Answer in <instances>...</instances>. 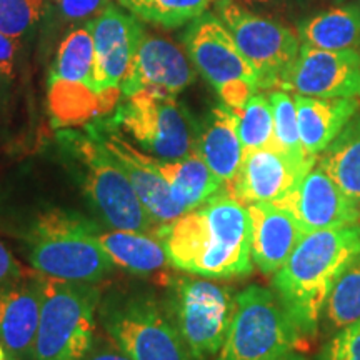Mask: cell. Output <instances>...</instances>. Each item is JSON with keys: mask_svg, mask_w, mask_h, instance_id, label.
Here are the masks:
<instances>
[{"mask_svg": "<svg viewBox=\"0 0 360 360\" xmlns=\"http://www.w3.org/2000/svg\"><path fill=\"white\" fill-rule=\"evenodd\" d=\"M299 134L305 154L317 159L360 110L359 98L294 96Z\"/></svg>", "mask_w": 360, "mask_h": 360, "instance_id": "obj_22", "label": "cell"}, {"mask_svg": "<svg viewBox=\"0 0 360 360\" xmlns=\"http://www.w3.org/2000/svg\"><path fill=\"white\" fill-rule=\"evenodd\" d=\"M155 167L169 184L175 204L184 214L204 205L225 188L222 180L209 169L197 152L172 162L155 159Z\"/></svg>", "mask_w": 360, "mask_h": 360, "instance_id": "obj_23", "label": "cell"}, {"mask_svg": "<svg viewBox=\"0 0 360 360\" xmlns=\"http://www.w3.org/2000/svg\"><path fill=\"white\" fill-rule=\"evenodd\" d=\"M105 334L134 360H195L169 305L148 294H114L98 310Z\"/></svg>", "mask_w": 360, "mask_h": 360, "instance_id": "obj_6", "label": "cell"}, {"mask_svg": "<svg viewBox=\"0 0 360 360\" xmlns=\"http://www.w3.org/2000/svg\"><path fill=\"white\" fill-rule=\"evenodd\" d=\"M274 112V137L276 146L282 154H285L294 164L307 174L314 167L317 159L305 154L299 134L295 98L287 90H274L269 96Z\"/></svg>", "mask_w": 360, "mask_h": 360, "instance_id": "obj_28", "label": "cell"}, {"mask_svg": "<svg viewBox=\"0 0 360 360\" xmlns=\"http://www.w3.org/2000/svg\"><path fill=\"white\" fill-rule=\"evenodd\" d=\"M44 276L24 274L0 289V342L19 360L32 357L42 312Z\"/></svg>", "mask_w": 360, "mask_h": 360, "instance_id": "obj_18", "label": "cell"}, {"mask_svg": "<svg viewBox=\"0 0 360 360\" xmlns=\"http://www.w3.org/2000/svg\"><path fill=\"white\" fill-rule=\"evenodd\" d=\"M322 317L332 330L360 321V254L342 269L323 305Z\"/></svg>", "mask_w": 360, "mask_h": 360, "instance_id": "obj_27", "label": "cell"}, {"mask_svg": "<svg viewBox=\"0 0 360 360\" xmlns=\"http://www.w3.org/2000/svg\"><path fill=\"white\" fill-rule=\"evenodd\" d=\"M236 112L244 152L262 147H277L274 137V112L267 96L257 92L240 110Z\"/></svg>", "mask_w": 360, "mask_h": 360, "instance_id": "obj_30", "label": "cell"}, {"mask_svg": "<svg viewBox=\"0 0 360 360\" xmlns=\"http://www.w3.org/2000/svg\"><path fill=\"white\" fill-rule=\"evenodd\" d=\"M97 231L98 225L84 215L51 210L27 232V257L35 272L45 277L96 283L114 270Z\"/></svg>", "mask_w": 360, "mask_h": 360, "instance_id": "obj_4", "label": "cell"}, {"mask_svg": "<svg viewBox=\"0 0 360 360\" xmlns=\"http://www.w3.org/2000/svg\"><path fill=\"white\" fill-rule=\"evenodd\" d=\"M157 236L170 264L207 278H236L252 272V227L249 209L229 192L162 225Z\"/></svg>", "mask_w": 360, "mask_h": 360, "instance_id": "obj_1", "label": "cell"}, {"mask_svg": "<svg viewBox=\"0 0 360 360\" xmlns=\"http://www.w3.org/2000/svg\"><path fill=\"white\" fill-rule=\"evenodd\" d=\"M317 164L360 204V110L319 155Z\"/></svg>", "mask_w": 360, "mask_h": 360, "instance_id": "obj_26", "label": "cell"}, {"mask_svg": "<svg viewBox=\"0 0 360 360\" xmlns=\"http://www.w3.org/2000/svg\"><path fill=\"white\" fill-rule=\"evenodd\" d=\"M317 360H360V321L337 330L322 345Z\"/></svg>", "mask_w": 360, "mask_h": 360, "instance_id": "obj_32", "label": "cell"}, {"mask_svg": "<svg viewBox=\"0 0 360 360\" xmlns=\"http://www.w3.org/2000/svg\"><path fill=\"white\" fill-rule=\"evenodd\" d=\"M302 339L276 292L250 285L237 295L227 339L215 360H274L295 350Z\"/></svg>", "mask_w": 360, "mask_h": 360, "instance_id": "obj_8", "label": "cell"}, {"mask_svg": "<svg viewBox=\"0 0 360 360\" xmlns=\"http://www.w3.org/2000/svg\"><path fill=\"white\" fill-rule=\"evenodd\" d=\"M360 254V224L305 236L274 274L272 287L302 337L317 334L323 305L342 269Z\"/></svg>", "mask_w": 360, "mask_h": 360, "instance_id": "obj_2", "label": "cell"}, {"mask_svg": "<svg viewBox=\"0 0 360 360\" xmlns=\"http://www.w3.org/2000/svg\"><path fill=\"white\" fill-rule=\"evenodd\" d=\"M0 360H19V359H17L13 354L8 352V350L4 347L2 342H0Z\"/></svg>", "mask_w": 360, "mask_h": 360, "instance_id": "obj_39", "label": "cell"}, {"mask_svg": "<svg viewBox=\"0 0 360 360\" xmlns=\"http://www.w3.org/2000/svg\"><path fill=\"white\" fill-rule=\"evenodd\" d=\"M193 79L195 72L188 56L170 40L146 34L120 85V92L124 97L143 90L177 96Z\"/></svg>", "mask_w": 360, "mask_h": 360, "instance_id": "obj_17", "label": "cell"}, {"mask_svg": "<svg viewBox=\"0 0 360 360\" xmlns=\"http://www.w3.org/2000/svg\"><path fill=\"white\" fill-rule=\"evenodd\" d=\"M98 304L101 289L96 283L45 277L30 360H82L96 340Z\"/></svg>", "mask_w": 360, "mask_h": 360, "instance_id": "obj_5", "label": "cell"}, {"mask_svg": "<svg viewBox=\"0 0 360 360\" xmlns=\"http://www.w3.org/2000/svg\"><path fill=\"white\" fill-rule=\"evenodd\" d=\"M281 89L305 97L360 98V52L300 45Z\"/></svg>", "mask_w": 360, "mask_h": 360, "instance_id": "obj_13", "label": "cell"}, {"mask_svg": "<svg viewBox=\"0 0 360 360\" xmlns=\"http://www.w3.org/2000/svg\"><path fill=\"white\" fill-rule=\"evenodd\" d=\"M17 42L0 32V85H8L15 75Z\"/></svg>", "mask_w": 360, "mask_h": 360, "instance_id": "obj_34", "label": "cell"}, {"mask_svg": "<svg viewBox=\"0 0 360 360\" xmlns=\"http://www.w3.org/2000/svg\"><path fill=\"white\" fill-rule=\"evenodd\" d=\"M24 274V269L17 264V260L12 257V254L7 250V247L0 242V289L6 287L7 283L20 278Z\"/></svg>", "mask_w": 360, "mask_h": 360, "instance_id": "obj_36", "label": "cell"}, {"mask_svg": "<svg viewBox=\"0 0 360 360\" xmlns=\"http://www.w3.org/2000/svg\"><path fill=\"white\" fill-rule=\"evenodd\" d=\"M89 134L97 137L115 155L132 182L139 199L157 224L167 225L184 215L182 209L175 204L169 184L157 170L154 157L141 152L125 141L110 122L92 125L89 127Z\"/></svg>", "mask_w": 360, "mask_h": 360, "instance_id": "obj_16", "label": "cell"}, {"mask_svg": "<svg viewBox=\"0 0 360 360\" xmlns=\"http://www.w3.org/2000/svg\"><path fill=\"white\" fill-rule=\"evenodd\" d=\"M82 360H134L124 352L114 340L107 337H97L94 345L90 347L87 355Z\"/></svg>", "mask_w": 360, "mask_h": 360, "instance_id": "obj_35", "label": "cell"}, {"mask_svg": "<svg viewBox=\"0 0 360 360\" xmlns=\"http://www.w3.org/2000/svg\"><path fill=\"white\" fill-rule=\"evenodd\" d=\"M297 34L300 44L309 47L360 52V7L354 4L328 7L300 22Z\"/></svg>", "mask_w": 360, "mask_h": 360, "instance_id": "obj_24", "label": "cell"}, {"mask_svg": "<svg viewBox=\"0 0 360 360\" xmlns=\"http://www.w3.org/2000/svg\"><path fill=\"white\" fill-rule=\"evenodd\" d=\"M97 238L112 262L134 274H152L162 270L170 262L169 252L162 238L155 233L130 231L102 232L98 227Z\"/></svg>", "mask_w": 360, "mask_h": 360, "instance_id": "obj_25", "label": "cell"}, {"mask_svg": "<svg viewBox=\"0 0 360 360\" xmlns=\"http://www.w3.org/2000/svg\"><path fill=\"white\" fill-rule=\"evenodd\" d=\"M67 20H92L110 6V0H53Z\"/></svg>", "mask_w": 360, "mask_h": 360, "instance_id": "obj_33", "label": "cell"}, {"mask_svg": "<svg viewBox=\"0 0 360 360\" xmlns=\"http://www.w3.org/2000/svg\"><path fill=\"white\" fill-rule=\"evenodd\" d=\"M244 6H257V7H262V6H274V4L281 2V0H240Z\"/></svg>", "mask_w": 360, "mask_h": 360, "instance_id": "obj_37", "label": "cell"}, {"mask_svg": "<svg viewBox=\"0 0 360 360\" xmlns=\"http://www.w3.org/2000/svg\"><path fill=\"white\" fill-rule=\"evenodd\" d=\"M49 12V0H0V32L20 42L30 37Z\"/></svg>", "mask_w": 360, "mask_h": 360, "instance_id": "obj_31", "label": "cell"}, {"mask_svg": "<svg viewBox=\"0 0 360 360\" xmlns=\"http://www.w3.org/2000/svg\"><path fill=\"white\" fill-rule=\"evenodd\" d=\"M94 37L96 51V90L98 94L120 92L146 30L139 17L110 6L85 24Z\"/></svg>", "mask_w": 360, "mask_h": 360, "instance_id": "obj_14", "label": "cell"}, {"mask_svg": "<svg viewBox=\"0 0 360 360\" xmlns=\"http://www.w3.org/2000/svg\"><path fill=\"white\" fill-rule=\"evenodd\" d=\"M252 227V260L260 272L276 274L307 236L289 209L277 202L247 205Z\"/></svg>", "mask_w": 360, "mask_h": 360, "instance_id": "obj_20", "label": "cell"}, {"mask_svg": "<svg viewBox=\"0 0 360 360\" xmlns=\"http://www.w3.org/2000/svg\"><path fill=\"white\" fill-rule=\"evenodd\" d=\"M184 44L192 65L227 107L240 110L260 90L257 74L214 12L188 24Z\"/></svg>", "mask_w": 360, "mask_h": 360, "instance_id": "obj_10", "label": "cell"}, {"mask_svg": "<svg viewBox=\"0 0 360 360\" xmlns=\"http://www.w3.org/2000/svg\"><path fill=\"white\" fill-rule=\"evenodd\" d=\"M96 51L87 25L74 29L62 40L49 80V107L57 125H79L105 114L119 94H98L94 80Z\"/></svg>", "mask_w": 360, "mask_h": 360, "instance_id": "obj_9", "label": "cell"}, {"mask_svg": "<svg viewBox=\"0 0 360 360\" xmlns=\"http://www.w3.org/2000/svg\"><path fill=\"white\" fill-rule=\"evenodd\" d=\"M69 164L96 214L117 231L155 233L157 224L139 199L122 165L92 134L65 130L60 135Z\"/></svg>", "mask_w": 360, "mask_h": 360, "instance_id": "obj_3", "label": "cell"}, {"mask_svg": "<svg viewBox=\"0 0 360 360\" xmlns=\"http://www.w3.org/2000/svg\"><path fill=\"white\" fill-rule=\"evenodd\" d=\"M195 152L222 180L225 192L236 180L244 159L237 112L225 103L215 105L200 122Z\"/></svg>", "mask_w": 360, "mask_h": 360, "instance_id": "obj_21", "label": "cell"}, {"mask_svg": "<svg viewBox=\"0 0 360 360\" xmlns=\"http://www.w3.org/2000/svg\"><path fill=\"white\" fill-rule=\"evenodd\" d=\"M274 360H307V359H305L302 354L295 352V350H290V352L283 354V355H281V357H277V359H274Z\"/></svg>", "mask_w": 360, "mask_h": 360, "instance_id": "obj_38", "label": "cell"}, {"mask_svg": "<svg viewBox=\"0 0 360 360\" xmlns=\"http://www.w3.org/2000/svg\"><path fill=\"white\" fill-rule=\"evenodd\" d=\"M277 204L289 209L307 233L360 222L359 202L342 191L319 164Z\"/></svg>", "mask_w": 360, "mask_h": 360, "instance_id": "obj_15", "label": "cell"}, {"mask_svg": "<svg viewBox=\"0 0 360 360\" xmlns=\"http://www.w3.org/2000/svg\"><path fill=\"white\" fill-rule=\"evenodd\" d=\"M236 304L231 287L191 277L175 281L167 305L193 359L207 360L220 352Z\"/></svg>", "mask_w": 360, "mask_h": 360, "instance_id": "obj_11", "label": "cell"}, {"mask_svg": "<svg viewBox=\"0 0 360 360\" xmlns=\"http://www.w3.org/2000/svg\"><path fill=\"white\" fill-rule=\"evenodd\" d=\"M112 125L120 127L146 154L180 160L195 152L200 122L175 96L143 90L125 97Z\"/></svg>", "mask_w": 360, "mask_h": 360, "instance_id": "obj_7", "label": "cell"}, {"mask_svg": "<svg viewBox=\"0 0 360 360\" xmlns=\"http://www.w3.org/2000/svg\"><path fill=\"white\" fill-rule=\"evenodd\" d=\"M304 175L277 147L254 148L244 152L237 177L227 192L245 205L278 202Z\"/></svg>", "mask_w": 360, "mask_h": 360, "instance_id": "obj_19", "label": "cell"}, {"mask_svg": "<svg viewBox=\"0 0 360 360\" xmlns=\"http://www.w3.org/2000/svg\"><path fill=\"white\" fill-rule=\"evenodd\" d=\"M214 13L227 27L257 74L259 89L281 87L282 79L299 56L302 45L299 34L250 12L236 0H215Z\"/></svg>", "mask_w": 360, "mask_h": 360, "instance_id": "obj_12", "label": "cell"}, {"mask_svg": "<svg viewBox=\"0 0 360 360\" xmlns=\"http://www.w3.org/2000/svg\"><path fill=\"white\" fill-rule=\"evenodd\" d=\"M125 11L148 24L179 29L209 11L215 0H117Z\"/></svg>", "mask_w": 360, "mask_h": 360, "instance_id": "obj_29", "label": "cell"}]
</instances>
